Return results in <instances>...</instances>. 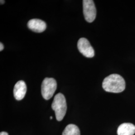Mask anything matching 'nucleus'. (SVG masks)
<instances>
[{
  "mask_svg": "<svg viewBox=\"0 0 135 135\" xmlns=\"http://www.w3.org/2000/svg\"><path fill=\"white\" fill-rule=\"evenodd\" d=\"M0 135H9L6 132H1L0 133Z\"/></svg>",
  "mask_w": 135,
  "mask_h": 135,
  "instance_id": "nucleus-11",
  "label": "nucleus"
},
{
  "mask_svg": "<svg viewBox=\"0 0 135 135\" xmlns=\"http://www.w3.org/2000/svg\"><path fill=\"white\" fill-rule=\"evenodd\" d=\"M27 92V86L26 83L23 81H19L17 82L14 88V96L17 100H22Z\"/></svg>",
  "mask_w": 135,
  "mask_h": 135,
  "instance_id": "nucleus-6",
  "label": "nucleus"
},
{
  "mask_svg": "<svg viewBox=\"0 0 135 135\" xmlns=\"http://www.w3.org/2000/svg\"><path fill=\"white\" fill-rule=\"evenodd\" d=\"M57 87V82L54 79L52 78H45L41 86V93L44 99L48 100L53 96Z\"/></svg>",
  "mask_w": 135,
  "mask_h": 135,
  "instance_id": "nucleus-3",
  "label": "nucleus"
},
{
  "mask_svg": "<svg viewBox=\"0 0 135 135\" xmlns=\"http://www.w3.org/2000/svg\"><path fill=\"white\" fill-rule=\"evenodd\" d=\"M4 47L3 44L2 43H0V51H3V49H4Z\"/></svg>",
  "mask_w": 135,
  "mask_h": 135,
  "instance_id": "nucleus-10",
  "label": "nucleus"
},
{
  "mask_svg": "<svg viewBox=\"0 0 135 135\" xmlns=\"http://www.w3.org/2000/svg\"><path fill=\"white\" fill-rule=\"evenodd\" d=\"M135 133V126L131 123H123L117 130L118 135H134Z\"/></svg>",
  "mask_w": 135,
  "mask_h": 135,
  "instance_id": "nucleus-8",
  "label": "nucleus"
},
{
  "mask_svg": "<svg viewBox=\"0 0 135 135\" xmlns=\"http://www.w3.org/2000/svg\"><path fill=\"white\" fill-rule=\"evenodd\" d=\"M79 52L87 58H93L95 56V51L89 41L85 38L79 40L77 44Z\"/></svg>",
  "mask_w": 135,
  "mask_h": 135,
  "instance_id": "nucleus-5",
  "label": "nucleus"
},
{
  "mask_svg": "<svg viewBox=\"0 0 135 135\" xmlns=\"http://www.w3.org/2000/svg\"><path fill=\"white\" fill-rule=\"evenodd\" d=\"M52 119H53V117H52V116H51V117H50V119H51V120H52Z\"/></svg>",
  "mask_w": 135,
  "mask_h": 135,
  "instance_id": "nucleus-13",
  "label": "nucleus"
},
{
  "mask_svg": "<svg viewBox=\"0 0 135 135\" xmlns=\"http://www.w3.org/2000/svg\"><path fill=\"white\" fill-rule=\"evenodd\" d=\"M102 86L106 92L119 93L124 91L125 89L126 83L121 76L113 74L104 79Z\"/></svg>",
  "mask_w": 135,
  "mask_h": 135,
  "instance_id": "nucleus-1",
  "label": "nucleus"
},
{
  "mask_svg": "<svg viewBox=\"0 0 135 135\" xmlns=\"http://www.w3.org/2000/svg\"><path fill=\"white\" fill-rule=\"evenodd\" d=\"M62 135H80V131L77 126L70 124L65 128Z\"/></svg>",
  "mask_w": 135,
  "mask_h": 135,
  "instance_id": "nucleus-9",
  "label": "nucleus"
},
{
  "mask_svg": "<svg viewBox=\"0 0 135 135\" xmlns=\"http://www.w3.org/2000/svg\"><path fill=\"white\" fill-rule=\"evenodd\" d=\"M0 2H1V4H3L5 3V1L4 0H1Z\"/></svg>",
  "mask_w": 135,
  "mask_h": 135,
  "instance_id": "nucleus-12",
  "label": "nucleus"
},
{
  "mask_svg": "<svg viewBox=\"0 0 135 135\" xmlns=\"http://www.w3.org/2000/svg\"><path fill=\"white\" fill-rule=\"evenodd\" d=\"M83 13L86 21L92 23L96 17V9L93 0L83 1Z\"/></svg>",
  "mask_w": 135,
  "mask_h": 135,
  "instance_id": "nucleus-4",
  "label": "nucleus"
},
{
  "mask_svg": "<svg viewBox=\"0 0 135 135\" xmlns=\"http://www.w3.org/2000/svg\"><path fill=\"white\" fill-rule=\"evenodd\" d=\"M52 108L55 112L57 121H62L67 111V103L65 97L61 93L57 94L54 99Z\"/></svg>",
  "mask_w": 135,
  "mask_h": 135,
  "instance_id": "nucleus-2",
  "label": "nucleus"
},
{
  "mask_svg": "<svg viewBox=\"0 0 135 135\" xmlns=\"http://www.w3.org/2000/svg\"><path fill=\"white\" fill-rule=\"evenodd\" d=\"M27 25L29 29L36 33H42L47 28V25L44 21L37 19L30 20Z\"/></svg>",
  "mask_w": 135,
  "mask_h": 135,
  "instance_id": "nucleus-7",
  "label": "nucleus"
}]
</instances>
